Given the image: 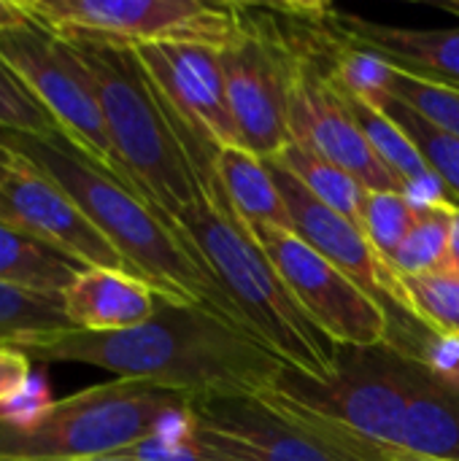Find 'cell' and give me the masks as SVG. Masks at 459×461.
Returning <instances> with one entry per match:
<instances>
[{
    "instance_id": "obj_10",
    "label": "cell",
    "mask_w": 459,
    "mask_h": 461,
    "mask_svg": "<svg viewBox=\"0 0 459 461\" xmlns=\"http://www.w3.org/2000/svg\"><path fill=\"white\" fill-rule=\"evenodd\" d=\"M306 319L338 348H379L392 343V316L333 262L295 232L262 227L249 232Z\"/></svg>"
},
{
    "instance_id": "obj_3",
    "label": "cell",
    "mask_w": 459,
    "mask_h": 461,
    "mask_svg": "<svg viewBox=\"0 0 459 461\" xmlns=\"http://www.w3.org/2000/svg\"><path fill=\"white\" fill-rule=\"evenodd\" d=\"M170 224L257 343L306 378L327 381L335 375L341 348L306 319L260 243L227 208L219 186Z\"/></svg>"
},
{
    "instance_id": "obj_12",
    "label": "cell",
    "mask_w": 459,
    "mask_h": 461,
    "mask_svg": "<svg viewBox=\"0 0 459 461\" xmlns=\"http://www.w3.org/2000/svg\"><path fill=\"white\" fill-rule=\"evenodd\" d=\"M265 162L289 211L292 232L390 311L392 346H403L414 340L425 327L411 319L403 281L376 254V249L363 235V230L349 219H344L341 213H335L333 208H327L325 203H319L284 165H279L276 159H265Z\"/></svg>"
},
{
    "instance_id": "obj_16",
    "label": "cell",
    "mask_w": 459,
    "mask_h": 461,
    "mask_svg": "<svg viewBox=\"0 0 459 461\" xmlns=\"http://www.w3.org/2000/svg\"><path fill=\"white\" fill-rule=\"evenodd\" d=\"M335 24L338 30L390 59L392 65L459 84V27L446 30H419V27H392V24H379L357 14H344L335 8Z\"/></svg>"
},
{
    "instance_id": "obj_25",
    "label": "cell",
    "mask_w": 459,
    "mask_h": 461,
    "mask_svg": "<svg viewBox=\"0 0 459 461\" xmlns=\"http://www.w3.org/2000/svg\"><path fill=\"white\" fill-rule=\"evenodd\" d=\"M127 456L135 461H241L227 454L197 421L189 411L173 424L162 427L149 440L138 443Z\"/></svg>"
},
{
    "instance_id": "obj_7",
    "label": "cell",
    "mask_w": 459,
    "mask_h": 461,
    "mask_svg": "<svg viewBox=\"0 0 459 461\" xmlns=\"http://www.w3.org/2000/svg\"><path fill=\"white\" fill-rule=\"evenodd\" d=\"M0 59L49 111L65 140L127 184L108 138L95 78L68 38L30 16L24 24L0 32Z\"/></svg>"
},
{
    "instance_id": "obj_22",
    "label": "cell",
    "mask_w": 459,
    "mask_h": 461,
    "mask_svg": "<svg viewBox=\"0 0 459 461\" xmlns=\"http://www.w3.org/2000/svg\"><path fill=\"white\" fill-rule=\"evenodd\" d=\"M454 205H427L417 208V216L390 259V267L398 278L425 276L436 270H446L449 265V238H452V219Z\"/></svg>"
},
{
    "instance_id": "obj_6",
    "label": "cell",
    "mask_w": 459,
    "mask_h": 461,
    "mask_svg": "<svg viewBox=\"0 0 459 461\" xmlns=\"http://www.w3.org/2000/svg\"><path fill=\"white\" fill-rule=\"evenodd\" d=\"M235 32L219 49L243 149L271 159L292 143L289 97L298 46L279 5L233 3Z\"/></svg>"
},
{
    "instance_id": "obj_33",
    "label": "cell",
    "mask_w": 459,
    "mask_h": 461,
    "mask_svg": "<svg viewBox=\"0 0 459 461\" xmlns=\"http://www.w3.org/2000/svg\"><path fill=\"white\" fill-rule=\"evenodd\" d=\"M65 461H135L127 454H116V456H92V459H65Z\"/></svg>"
},
{
    "instance_id": "obj_18",
    "label": "cell",
    "mask_w": 459,
    "mask_h": 461,
    "mask_svg": "<svg viewBox=\"0 0 459 461\" xmlns=\"http://www.w3.org/2000/svg\"><path fill=\"white\" fill-rule=\"evenodd\" d=\"M398 456L459 461V384L444 381L427 367L406 408Z\"/></svg>"
},
{
    "instance_id": "obj_8",
    "label": "cell",
    "mask_w": 459,
    "mask_h": 461,
    "mask_svg": "<svg viewBox=\"0 0 459 461\" xmlns=\"http://www.w3.org/2000/svg\"><path fill=\"white\" fill-rule=\"evenodd\" d=\"M60 35H84L119 46L208 43L222 49L235 32L233 3L203 0H19Z\"/></svg>"
},
{
    "instance_id": "obj_34",
    "label": "cell",
    "mask_w": 459,
    "mask_h": 461,
    "mask_svg": "<svg viewBox=\"0 0 459 461\" xmlns=\"http://www.w3.org/2000/svg\"><path fill=\"white\" fill-rule=\"evenodd\" d=\"M395 461H438V459H422V456H398Z\"/></svg>"
},
{
    "instance_id": "obj_17",
    "label": "cell",
    "mask_w": 459,
    "mask_h": 461,
    "mask_svg": "<svg viewBox=\"0 0 459 461\" xmlns=\"http://www.w3.org/2000/svg\"><path fill=\"white\" fill-rule=\"evenodd\" d=\"M214 178L219 194L225 197L233 216L246 232L276 227L292 232L289 211L281 200V192L273 181V173L265 159L252 154L243 146H227L216 151Z\"/></svg>"
},
{
    "instance_id": "obj_14",
    "label": "cell",
    "mask_w": 459,
    "mask_h": 461,
    "mask_svg": "<svg viewBox=\"0 0 459 461\" xmlns=\"http://www.w3.org/2000/svg\"><path fill=\"white\" fill-rule=\"evenodd\" d=\"M0 219L49 243L84 267L127 270L124 259L95 230L76 200L51 176L22 157H16L0 176Z\"/></svg>"
},
{
    "instance_id": "obj_23",
    "label": "cell",
    "mask_w": 459,
    "mask_h": 461,
    "mask_svg": "<svg viewBox=\"0 0 459 461\" xmlns=\"http://www.w3.org/2000/svg\"><path fill=\"white\" fill-rule=\"evenodd\" d=\"M381 111L400 124V130L414 140V146L419 149L425 165L430 167V173L441 181V186L446 189V194L452 197V203L459 208V138L430 124L427 119H422L414 108H409L406 103L390 97Z\"/></svg>"
},
{
    "instance_id": "obj_31",
    "label": "cell",
    "mask_w": 459,
    "mask_h": 461,
    "mask_svg": "<svg viewBox=\"0 0 459 461\" xmlns=\"http://www.w3.org/2000/svg\"><path fill=\"white\" fill-rule=\"evenodd\" d=\"M449 270H454L459 276V208L454 211V219H452V238H449Z\"/></svg>"
},
{
    "instance_id": "obj_21",
    "label": "cell",
    "mask_w": 459,
    "mask_h": 461,
    "mask_svg": "<svg viewBox=\"0 0 459 461\" xmlns=\"http://www.w3.org/2000/svg\"><path fill=\"white\" fill-rule=\"evenodd\" d=\"M271 159L284 165L319 203H325L327 208H333L335 213H341L344 219L360 227V205H363L365 189L346 170H341L322 154L295 140Z\"/></svg>"
},
{
    "instance_id": "obj_20",
    "label": "cell",
    "mask_w": 459,
    "mask_h": 461,
    "mask_svg": "<svg viewBox=\"0 0 459 461\" xmlns=\"http://www.w3.org/2000/svg\"><path fill=\"white\" fill-rule=\"evenodd\" d=\"M68 330H73V324L68 321L62 297L0 284V346L27 351Z\"/></svg>"
},
{
    "instance_id": "obj_2",
    "label": "cell",
    "mask_w": 459,
    "mask_h": 461,
    "mask_svg": "<svg viewBox=\"0 0 459 461\" xmlns=\"http://www.w3.org/2000/svg\"><path fill=\"white\" fill-rule=\"evenodd\" d=\"M0 146L51 176L114 246L133 276L151 284L165 300L203 305L241 327L219 284L176 235L173 224L124 181L106 173L62 135L38 138L0 130Z\"/></svg>"
},
{
    "instance_id": "obj_30",
    "label": "cell",
    "mask_w": 459,
    "mask_h": 461,
    "mask_svg": "<svg viewBox=\"0 0 459 461\" xmlns=\"http://www.w3.org/2000/svg\"><path fill=\"white\" fill-rule=\"evenodd\" d=\"M27 19H30V14L22 8L19 0H0V32L11 30V27H19Z\"/></svg>"
},
{
    "instance_id": "obj_27",
    "label": "cell",
    "mask_w": 459,
    "mask_h": 461,
    "mask_svg": "<svg viewBox=\"0 0 459 461\" xmlns=\"http://www.w3.org/2000/svg\"><path fill=\"white\" fill-rule=\"evenodd\" d=\"M414 216L417 205L403 192H365L360 205V230L371 240L376 254L390 265Z\"/></svg>"
},
{
    "instance_id": "obj_4",
    "label": "cell",
    "mask_w": 459,
    "mask_h": 461,
    "mask_svg": "<svg viewBox=\"0 0 459 461\" xmlns=\"http://www.w3.org/2000/svg\"><path fill=\"white\" fill-rule=\"evenodd\" d=\"M95 78L114 154L127 184L168 221L208 197L179 124L130 46L62 35Z\"/></svg>"
},
{
    "instance_id": "obj_26",
    "label": "cell",
    "mask_w": 459,
    "mask_h": 461,
    "mask_svg": "<svg viewBox=\"0 0 459 461\" xmlns=\"http://www.w3.org/2000/svg\"><path fill=\"white\" fill-rule=\"evenodd\" d=\"M390 97L406 103L430 124L459 138V84L427 78L392 65Z\"/></svg>"
},
{
    "instance_id": "obj_24",
    "label": "cell",
    "mask_w": 459,
    "mask_h": 461,
    "mask_svg": "<svg viewBox=\"0 0 459 461\" xmlns=\"http://www.w3.org/2000/svg\"><path fill=\"white\" fill-rule=\"evenodd\" d=\"M409 313L438 338L459 340V276L454 270H436L425 276L400 278Z\"/></svg>"
},
{
    "instance_id": "obj_11",
    "label": "cell",
    "mask_w": 459,
    "mask_h": 461,
    "mask_svg": "<svg viewBox=\"0 0 459 461\" xmlns=\"http://www.w3.org/2000/svg\"><path fill=\"white\" fill-rule=\"evenodd\" d=\"M195 421L241 461H384L314 416L268 394L192 402Z\"/></svg>"
},
{
    "instance_id": "obj_13",
    "label": "cell",
    "mask_w": 459,
    "mask_h": 461,
    "mask_svg": "<svg viewBox=\"0 0 459 461\" xmlns=\"http://www.w3.org/2000/svg\"><path fill=\"white\" fill-rule=\"evenodd\" d=\"M295 46H298V70L289 97L292 140L308 146L311 151L322 154L325 159L346 170L365 192H403L398 178L376 157L371 140L365 138L363 127L346 108L338 89L325 76L317 54L300 46L298 41Z\"/></svg>"
},
{
    "instance_id": "obj_19",
    "label": "cell",
    "mask_w": 459,
    "mask_h": 461,
    "mask_svg": "<svg viewBox=\"0 0 459 461\" xmlns=\"http://www.w3.org/2000/svg\"><path fill=\"white\" fill-rule=\"evenodd\" d=\"M81 270L76 259L0 219V284L62 297Z\"/></svg>"
},
{
    "instance_id": "obj_1",
    "label": "cell",
    "mask_w": 459,
    "mask_h": 461,
    "mask_svg": "<svg viewBox=\"0 0 459 461\" xmlns=\"http://www.w3.org/2000/svg\"><path fill=\"white\" fill-rule=\"evenodd\" d=\"M32 362H78L200 400L260 397L287 367L249 332L219 313L160 300L157 313L122 332L68 330L24 351Z\"/></svg>"
},
{
    "instance_id": "obj_15",
    "label": "cell",
    "mask_w": 459,
    "mask_h": 461,
    "mask_svg": "<svg viewBox=\"0 0 459 461\" xmlns=\"http://www.w3.org/2000/svg\"><path fill=\"white\" fill-rule=\"evenodd\" d=\"M162 294L127 270L87 267L62 292V305L73 330L122 332L149 321Z\"/></svg>"
},
{
    "instance_id": "obj_9",
    "label": "cell",
    "mask_w": 459,
    "mask_h": 461,
    "mask_svg": "<svg viewBox=\"0 0 459 461\" xmlns=\"http://www.w3.org/2000/svg\"><path fill=\"white\" fill-rule=\"evenodd\" d=\"M130 49L170 108L195 170L211 194L216 186V151L243 146L230 108L219 49L208 43H146Z\"/></svg>"
},
{
    "instance_id": "obj_5",
    "label": "cell",
    "mask_w": 459,
    "mask_h": 461,
    "mask_svg": "<svg viewBox=\"0 0 459 461\" xmlns=\"http://www.w3.org/2000/svg\"><path fill=\"white\" fill-rule=\"evenodd\" d=\"M192 411V400L146 384L111 381L57 402L0 413V461L116 456Z\"/></svg>"
},
{
    "instance_id": "obj_32",
    "label": "cell",
    "mask_w": 459,
    "mask_h": 461,
    "mask_svg": "<svg viewBox=\"0 0 459 461\" xmlns=\"http://www.w3.org/2000/svg\"><path fill=\"white\" fill-rule=\"evenodd\" d=\"M14 159H16V157H14L8 149H3V146H0V176H3V173H5V170L14 165Z\"/></svg>"
},
{
    "instance_id": "obj_29",
    "label": "cell",
    "mask_w": 459,
    "mask_h": 461,
    "mask_svg": "<svg viewBox=\"0 0 459 461\" xmlns=\"http://www.w3.org/2000/svg\"><path fill=\"white\" fill-rule=\"evenodd\" d=\"M32 381V359L11 346H0V413L27 394Z\"/></svg>"
},
{
    "instance_id": "obj_28",
    "label": "cell",
    "mask_w": 459,
    "mask_h": 461,
    "mask_svg": "<svg viewBox=\"0 0 459 461\" xmlns=\"http://www.w3.org/2000/svg\"><path fill=\"white\" fill-rule=\"evenodd\" d=\"M0 130L27 132L38 138L62 135L49 111L35 100L24 81L0 59Z\"/></svg>"
}]
</instances>
